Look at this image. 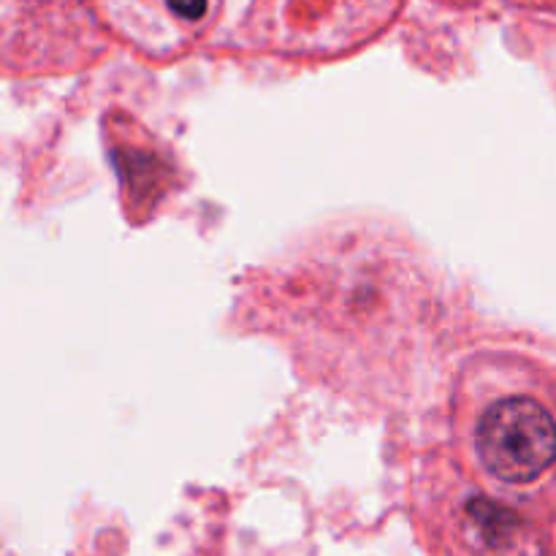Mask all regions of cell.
<instances>
[{
  "label": "cell",
  "instance_id": "obj_1",
  "mask_svg": "<svg viewBox=\"0 0 556 556\" xmlns=\"http://www.w3.org/2000/svg\"><path fill=\"white\" fill-rule=\"evenodd\" d=\"M470 448L492 486H532L556 465V416L535 394L503 391L476 413Z\"/></svg>",
  "mask_w": 556,
  "mask_h": 556
},
{
  "label": "cell",
  "instance_id": "obj_2",
  "mask_svg": "<svg viewBox=\"0 0 556 556\" xmlns=\"http://www.w3.org/2000/svg\"><path fill=\"white\" fill-rule=\"evenodd\" d=\"M166 5L185 22H199L206 14V0H166Z\"/></svg>",
  "mask_w": 556,
  "mask_h": 556
}]
</instances>
